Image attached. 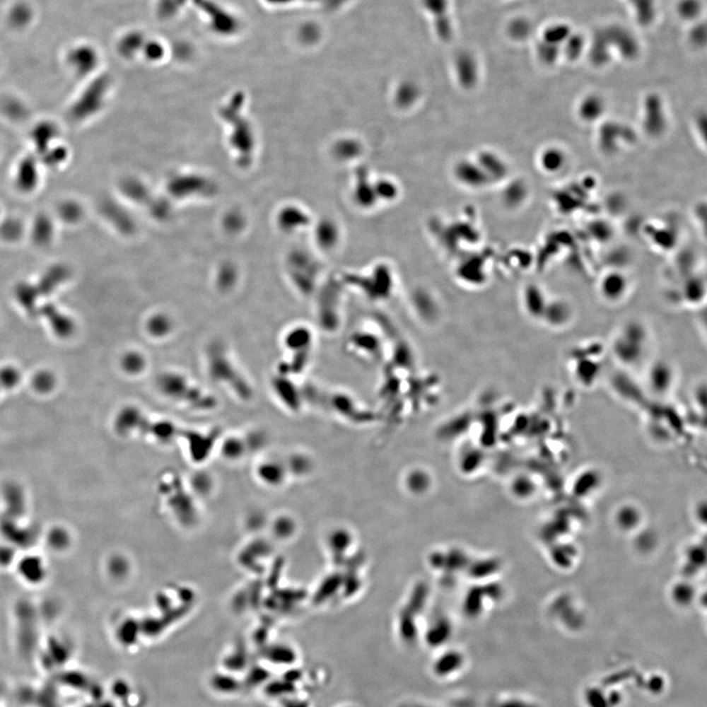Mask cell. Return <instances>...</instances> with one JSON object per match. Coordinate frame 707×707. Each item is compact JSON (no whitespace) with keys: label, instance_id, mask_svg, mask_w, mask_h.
<instances>
[{"label":"cell","instance_id":"cell-13","mask_svg":"<svg viewBox=\"0 0 707 707\" xmlns=\"http://www.w3.org/2000/svg\"><path fill=\"white\" fill-rule=\"evenodd\" d=\"M539 166L547 174H557L564 168L567 163V156L562 148L548 146L540 151Z\"/></svg>","mask_w":707,"mask_h":707},{"label":"cell","instance_id":"cell-10","mask_svg":"<svg viewBox=\"0 0 707 707\" xmlns=\"http://www.w3.org/2000/svg\"><path fill=\"white\" fill-rule=\"evenodd\" d=\"M605 112V103L602 98L597 95H588L583 98L577 105V115L579 119L585 123H595L602 118Z\"/></svg>","mask_w":707,"mask_h":707},{"label":"cell","instance_id":"cell-19","mask_svg":"<svg viewBox=\"0 0 707 707\" xmlns=\"http://www.w3.org/2000/svg\"><path fill=\"white\" fill-rule=\"evenodd\" d=\"M55 385V378L49 371H40L35 375L33 385L37 392H49Z\"/></svg>","mask_w":707,"mask_h":707},{"label":"cell","instance_id":"cell-4","mask_svg":"<svg viewBox=\"0 0 707 707\" xmlns=\"http://www.w3.org/2000/svg\"><path fill=\"white\" fill-rule=\"evenodd\" d=\"M650 345V335L645 325L630 322L624 325L613 341V353L620 363L635 366L645 358Z\"/></svg>","mask_w":707,"mask_h":707},{"label":"cell","instance_id":"cell-3","mask_svg":"<svg viewBox=\"0 0 707 707\" xmlns=\"http://www.w3.org/2000/svg\"><path fill=\"white\" fill-rule=\"evenodd\" d=\"M156 387L159 392L171 400L185 404L198 411H209L216 408L217 400L198 386L192 385L185 376L174 371H164L156 376Z\"/></svg>","mask_w":707,"mask_h":707},{"label":"cell","instance_id":"cell-9","mask_svg":"<svg viewBox=\"0 0 707 707\" xmlns=\"http://www.w3.org/2000/svg\"><path fill=\"white\" fill-rule=\"evenodd\" d=\"M673 368L664 362L656 363L648 373V385L653 393H667L673 385Z\"/></svg>","mask_w":707,"mask_h":707},{"label":"cell","instance_id":"cell-11","mask_svg":"<svg viewBox=\"0 0 707 707\" xmlns=\"http://www.w3.org/2000/svg\"><path fill=\"white\" fill-rule=\"evenodd\" d=\"M573 317L572 307L562 299L548 300L542 320L552 327H564Z\"/></svg>","mask_w":707,"mask_h":707},{"label":"cell","instance_id":"cell-17","mask_svg":"<svg viewBox=\"0 0 707 707\" xmlns=\"http://www.w3.org/2000/svg\"><path fill=\"white\" fill-rule=\"evenodd\" d=\"M237 282V274L233 267H224L217 275L216 284L221 292H228Z\"/></svg>","mask_w":707,"mask_h":707},{"label":"cell","instance_id":"cell-1","mask_svg":"<svg viewBox=\"0 0 707 707\" xmlns=\"http://www.w3.org/2000/svg\"><path fill=\"white\" fill-rule=\"evenodd\" d=\"M115 428L119 433L128 434L140 431L161 441H170L175 438H183L189 445L192 455L196 459L204 458L214 446L218 433L211 431L203 434L199 431L179 428L168 421H153L148 418L137 407H124L115 419Z\"/></svg>","mask_w":707,"mask_h":707},{"label":"cell","instance_id":"cell-5","mask_svg":"<svg viewBox=\"0 0 707 707\" xmlns=\"http://www.w3.org/2000/svg\"><path fill=\"white\" fill-rule=\"evenodd\" d=\"M68 274H69L64 267H53L40 279V281L37 282V284L23 283L18 285L15 289V297L23 309L26 310L31 317H35L37 300L52 294L67 279Z\"/></svg>","mask_w":707,"mask_h":707},{"label":"cell","instance_id":"cell-23","mask_svg":"<svg viewBox=\"0 0 707 707\" xmlns=\"http://www.w3.org/2000/svg\"><path fill=\"white\" fill-rule=\"evenodd\" d=\"M428 481L423 477V474H416L415 476L411 477L410 486L411 489H415L416 491H423L424 487L428 486Z\"/></svg>","mask_w":707,"mask_h":707},{"label":"cell","instance_id":"cell-14","mask_svg":"<svg viewBox=\"0 0 707 707\" xmlns=\"http://www.w3.org/2000/svg\"><path fill=\"white\" fill-rule=\"evenodd\" d=\"M522 300L527 315L532 317H542L548 300L542 288L537 285L527 286L522 294Z\"/></svg>","mask_w":707,"mask_h":707},{"label":"cell","instance_id":"cell-8","mask_svg":"<svg viewBox=\"0 0 707 707\" xmlns=\"http://www.w3.org/2000/svg\"><path fill=\"white\" fill-rule=\"evenodd\" d=\"M37 315L47 318L53 332L59 337H69L74 332L75 325L73 320L60 312L53 304H47L37 308L35 317Z\"/></svg>","mask_w":707,"mask_h":707},{"label":"cell","instance_id":"cell-21","mask_svg":"<svg viewBox=\"0 0 707 707\" xmlns=\"http://www.w3.org/2000/svg\"><path fill=\"white\" fill-rule=\"evenodd\" d=\"M699 2L696 0H683L679 5V12L682 17L691 19L699 13Z\"/></svg>","mask_w":707,"mask_h":707},{"label":"cell","instance_id":"cell-16","mask_svg":"<svg viewBox=\"0 0 707 707\" xmlns=\"http://www.w3.org/2000/svg\"><path fill=\"white\" fill-rule=\"evenodd\" d=\"M121 366L123 370L129 375H139L143 373L146 367V360L143 354L131 351L126 353L121 360Z\"/></svg>","mask_w":707,"mask_h":707},{"label":"cell","instance_id":"cell-20","mask_svg":"<svg viewBox=\"0 0 707 707\" xmlns=\"http://www.w3.org/2000/svg\"><path fill=\"white\" fill-rule=\"evenodd\" d=\"M245 440H242L240 438H229L227 439L223 444V452L227 457H233L236 458L241 455L245 450Z\"/></svg>","mask_w":707,"mask_h":707},{"label":"cell","instance_id":"cell-15","mask_svg":"<svg viewBox=\"0 0 707 707\" xmlns=\"http://www.w3.org/2000/svg\"><path fill=\"white\" fill-rule=\"evenodd\" d=\"M146 330L151 337L164 338L173 330V322L169 315L158 312L148 317Z\"/></svg>","mask_w":707,"mask_h":707},{"label":"cell","instance_id":"cell-7","mask_svg":"<svg viewBox=\"0 0 707 707\" xmlns=\"http://www.w3.org/2000/svg\"><path fill=\"white\" fill-rule=\"evenodd\" d=\"M600 296L608 303H619L627 296L630 284L627 277L619 272L605 274L600 282Z\"/></svg>","mask_w":707,"mask_h":707},{"label":"cell","instance_id":"cell-12","mask_svg":"<svg viewBox=\"0 0 707 707\" xmlns=\"http://www.w3.org/2000/svg\"><path fill=\"white\" fill-rule=\"evenodd\" d=\"M271 386L275 394L279 396L285 406L290 408V410H297L299 408V393L291 381L287 380L286 375L274 376L272 378Z\"/></svg>","mask_w":707,"mask_h":707},{"label":"cell","instance_id":"cell-18","mask_svg":"<svg viewBox=\"0 0 707 707\" xmlns=\"http://www.w3.org/2000/svg\"><path fill=\"white\" fill-rule=\"evenodd\" d=\"M21 380V373L16 368L6 367L0 370V391L16 386Z\"/></svg>","mask_w":707,"mask_h":707},{"label":"cell","instance_id":"cell-2","mask_svg":"<svg viewBox=\"0 0 707 707\" xmlns=\"http://www.w3.org/2000/svg\"><path fill=\"white\" fill-rule=\"evenodd\" d=\"M206 363L212 380L226 385L242 400L252 398L251 385L230 358L221 341H214L206 348Z\"/></svg>","mask_w":707,"mask_h":707},{"label":"cell","instance_id":"cell-22","mask_svg":"<svg viewBox=\"0 0 707 707\" xmlns=\"http://www.w3.org/2000/svg\"><path fill=\"white\" fill-rule=\"evenodd\" d=\"M333 547L338 549L337 551H342V549L348 547L350 542V537L348 534L343 532H338L332 537Z\"/></svg>","mask_w":707,"mask_h":707},{"label":"cell","instance_id":"cell-6","mask_svg":"<svg viewBox=\"0 0 707 707\" xmlns=\"http://www.w3.org/2000/svg\"><path fill=\"white\" fill-rule=\"evenodd\" d=\"M641 112H643L641 124L648 135L651 137H658L666 130L667 117L663 103L659 98L655 97L646 98Z\"/></svg>","mask_w":707,"mask_h":707}]
</instances>
